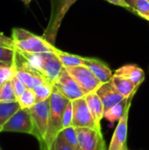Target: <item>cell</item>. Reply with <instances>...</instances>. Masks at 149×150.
Returning a JSON list of instances; mask_svg holds the SVG:
<instances>
[{"label":"cell","mask_w":149,"mask_h":150,"mask_svg":"<svg viewBox=\"0 0 149 150\" xmlns=\"http://www.w3.org/2000/svg\"><path fill=\"white\" fill-rule=\"evenodd\" d=\"M76 1L77 0H58L51 4L50 18L42 36L52 45L54 46L55 44L60 26L66 13Z\"/></svg>","instance_id":"cell-5"},{"label":"cell","mask_w":149,"mask_h":150,"mask_svg":"<svg viewBox=\"0 0 149 150\" xmlns=\"http://www.w3.org/2000/svg\"><path fill=\"white\" fill-rule=\"evenodd\" d=\"M66 69L80 86L84 95L96 91L102 84L90 69L84 65L68 67Z\"/></svg>","instance_id":"cell-7"},{"label":"cell","mask_w":149,"mask_h":150,"mask_svg":"<svg viewBox=\"0 0 149 150\" xmlns=\"http://www.w3.org/2000/svg\"><path fill=\"white\" fill-rule=\"evenodd\" d=\"M114 75L127 78L133 81L139 87L145 80L144 70L136 64H126L119 68L115 71Z\"/></svg>","instance_id":"cell-14"},{"label":"cell","mask_w":149,"mask_h":150,"mask_svg":"<svg viewBox=\"0 0 149 150\" xmlns=\"http://www.w3.org/2000/svg\"><path fill=\"white\" fill-rule=\"evenodd\" d=\"M48 150H76L74 148H72L70 145H68L64 139L61 137V135L59 134L57 135V137L54 139V141L53 142L52 145L50 146V148Z\"/></svg>","instance_id":"cell-26"},{"label":"cell","mask_w":149,"mask_h":150,"mask_svg":"<svg viewBox=\"0 0 149 150\" xmlns=\"http://www.w3.org/2000/svg\"><path fill=\"white\" fill-rule=\"evenodd\" d=\"M56 1H58V0H50V3H51V4H54V3H55Z\"/></svg>","instance_id":"cell-35"},{"label":"cell","mask_w":149,"mask_h":150,"mask_svg":"<svg viewBox=\"0 0 149 150\" xmlns=\"http://www.w3.org/2000/svg\"><path fill=\"white\" fill-rule=\"evenodd\" d=\"M80 150H106L100 127H76Z\"/></svg>","instance_id":"cell-6"},{"label":"cell","mask_w":149,"mask_h":150,"mask_svg":"<svg viewBox=\"0 0 149 150\" xmlns=\"http://www.w3.org/2000/svg\"><path fill=\"white\" fill-rule=\"evenodd\" d=\"M20 109L18 101L9 103H0V133L6 122L14 115L16 112Z\"/></svg>","instance_id":"cell-18"},{"label":"cell","mask_w":149,"mask_h":150,"mask_svg":"<svg viewBox=\"0 0 149 150\" xmlns=\"http://www.w3.org/2000/svg\"><path fill=\"white\" fill-rule=\"evenodd\" d=\"M2 132L21 133L32 135L33 126L28 109H19L4 126Z\"/></svg>","instance_id":"cell-10"},{"label":"cell","mask_w":149,"mask_h":150,"mask_svg":"<svg viewBox=\"0 0 149 150\" xmlns=\"http://www.w3.org/2000/svg\"><path fill=\"white\" fill-rule=\"evenodd\" d=\"M105 1H107V2H109V3H111V4H115V5L120 6V7H122V8H125V9H126L127 11H131L132 13H133V14L136 15L135 11L131 7V5H130L126 0H105Z\"/></svg>","instance_id":"cell-29"},{"label":"cell","mask_w":149,"mask_h":150,"mask_svg":"<svg viewBox=\"0 0 149 150\" xmlns=\"http://www.w3.org/2000/svg\"><path fill=\"white\" fill-rule=\"evenodd\" d=\"M28 110L33 126L32 136L37 139L40 145V149L47 150L46 137L49 124L50 99L38 102Z\"/></svg>","instance_id":"cell-4"},{"label":"cell","mask_w":149,"mask_h":150,"mask_svg":"<svg viewBox=\"0 0 149 150\" xmlns=\"http://www.w3.org/2000/svg\"><path fill=\"white\" fill-rule=\"evenodd\" d=\"M131 105H132V101L128 103L123 116L119 120V123L113 133L108 150H128L126 146V139H127L129 111L131 108Z\"/></svg>","instance_id":"cell-11"},{"label":"cell","mask_w":149,"mask_h":150,"mask_svg":"<svg viewBox=\"0 0 149 150\" xmlns=\"http://www.w3.org/2000/svg\"><path fill=\"white\" fill-rule=\"evenodd\" d=\"M126 2H127V3H128V4H129L130 5H131V7H132V8L133 9V5H134V3H135V2H136L137 0H126ZM148 1H149V0H148ZM133 10H134V9H133Z\"/></svg>","instance_id":"cell-31"},{"label":"cell","mask_w":149,"mask_h":150,"mask_svg":"<svg viewBox=\"0 0 149 150\" xmlns=\"http://www.w3.org/2000/svg\"><path fill=\"white\" fill-rule=\"evenodd\" d=\"M134 95H132L131 97L126 98L121 103L105 110V113H104V118L111 123H114L116 121H119L121 119V117L123 116L128 103L133 100V98L134 97Z\"/></svg>","instance_id":"cell-17"},{"label":"cell","mask_w":149,"mask_h":150,"mask_svg":"<svg viewBox=\"0 0 149 150\" xmlns=\"http://www.w3.org/2000/svg\"><path fill=\"white\" fill-rule=\"evenodd\" d=\"M84 98L86 99L89 109L96 123L98 126H100L101 120L104 118V113H105V107H104L103 102L101 101L100 98L98 97L96 91L85 95Z\"/></svg>","instance_id":"cell-15"},{"label":"cell","mask_w":149,"mask_h":150,"mask_svg":"<svg viewBox=\"0 0 149 150\" xmlns=\"http://www.w3.org/2000/svg\"><path fill=\"white\" fill-rule=\"evenodd\" d=\"M11 82H12V85H13V88H14V91H15V94H16V97H17V100L18 98L24 93V91L26 90V86L16 76H14L12 78H11Z\"/></svg>","instance_id":"cell-28"},{"label":"cell","mask_w":149,"mask_h":150,"mask_svg":"<svg viewBox=\"0 0 149 150\" xmlns=\"http://www.w3.org/2000/svg\"><path fill=\"white\" fill-rule=\"evenodd\" d=\"M59 134L61 135V137L68 145H70L76 150H80V147H79L78 141H77V135L76 132V127L71 126V127L63 128L61 130Z\"/></svg>","instance_id":"cell-22"},{"label":"cell","mask_w":149,"mask_h":150,"mask_svg":"<svg viewBox=\"0 0 149 150\" xmlns=\"http://www.w3.org/2000/svg\"><path fill=\"white\" fill-rule=\"evenodd\" d=\"M11 39L13 48L19 52L43 53L54 52L55 46L49 43L42 35H36L24 28L14 27L11 31Z\"/></svg>","instance_id":"cell-1"},{"label":"cell","mask_w":149,"mask_h":150,"mask_svg":"<svg viewBox=\"0 0 149 150\" xmlns=\"http://www.w3.org/2000/svg\"><path fill=\"white\" fill-rule=\"evenodd\" d=\"M19 53L32 68L41 73L47 79L51 82H54L58 77L63 69L59 57L54 52Z\"/></svg>","instance_id":"cell-2"},{"label":"cell","mask_w":149,"mask_h":150,"mask_svg":"<svg viewBox=\"0 0 149 150\" xmlns=\"http://www.w3.org/2000/svg\"><path fill=\"white\" fill-rule=\"evenodd\" d=\"M0 150H3V149H1V147H0Z\"/></svg>","instance_id":"cell-36"},{"label":"cell","mask_w":149,"mask_h":150,"mask_svg":"<svg viewBox=\"0 0 149 150\" xmlns=\"http://www.w3.org/2000/svg\"><path fill=\"white\" fill-rule=\"evenodd\" d=\"M0 46L13 48L12 40H11V37H7L2 32H0Z\"/></svg>","instance_id":"cell-30"},{"label":"cell","mask_w":149,"mask_h":150,"mask_svg":"<svg viewBox=\"0 0 149 150\" xmlns=\"http://www.w3.org/2000/svg\"><path fill=\"white\" fill-rule=\"evenodd\" d=\"M72 105H73L72 126L74 127H90V128L100 127V126H98L96 123L89 109V106L87 105L84 97L73 100Z\"/></svg>","instance_id":"cell-9"},{"label":"cell","mask_w":149,"mask_h":150,"mask_svg":"<svg viewBox=\"0 0 149 150\" xmlns=\"http://www.w3.org/2000/svg\"><path fill=\"white\" fill-rule=\"evenodd\" d=\"M83 65L90 69V70L97 76V78L102 83H107L111 81L113 74L110 67L101 60L90 57H83Z\"/></svg>","instance_id":"cell-13"},{"label":"cell","mask_w":149,"mask_h":150,"mask_svg":"<svg viewBox=\"0 0 149 150\" xmlns=\"http://www.w3.org/2000/svg\"><path fill=\"white\" fill-rule=\"evenodd\" d=\"M32 90L35 93L37 103L41 102L50 98L54 90V83L52 82H47L36 86Z\"/></svg>","instance_id":"cell-21"},{"label":"cell","mask_w":149,"mask_h":150,"mask_svg":"<svg viewBox=\"0 0 149 150\" xmlns=\"http://www.w3.org/2000/svg\"><path fill=\"white\" fill-rule=\"evenodd\" d=\"M133 9L136 15L149 21V1L148 0H137L134 3Z\"/></svg>","instance_id":"cell-24"},{"label":"cell","mask_w":149,"mask_h":150,"mask_svg":"<svg viewBox=\"0 0 149 150\" xmlns=\"http://www.w3.org/2000/svg\"><path fill=\"white\" fill-rule=\"evenodd\" d=\"M96 92L103 102L105 111L121 103L126 98L116 90L111 81L102 83Z\"/></svg>","instance_id":"cell-12"},{"label":"cell","mask_w":149,"mask_h":150,"mask_svg":"<svg viewBox=\"0 0 149 150\" xmlns=\"http://www.w3.org/2000/svg\"><path fill=\"white\" fill-rule=\"evenodd\" d=\"M4 82H5L4 80H2V79H0V88H1V86H2V85L4 83Z\"/></svg>","instance_id":"cell-34"},{"label":"cell","mask_w":149,"mask_h":150,"mask_svg":"<svg viewBox=\"0 0 149 150\" xmlns=\"http://www.w3.org/2000/svg\"><path fill=\"white\" fill-rule=\"evenodd\" d=\"M54 53L56 55L59 57L62 66L64 68H68V67H75V66H79V65H83V57L79 55H76L73 54H69L64 51H61L59 48H55Z\"/></svg>","instance_id":"cell-19"},{"label":"cell","mask_w":149,"mask_h":150,"mask_svg":"<svg viewBox=\"0 0 149 150\" xmlns=\"http://www.w3.org/2000/svg\"><path fill=\"white\" fill-rule=\"evenodd\" d=\"M5 65H13V64H9V63H6V62H0V67L5 66Z\"/></svg>","instance_id":"cell-33"},{"label":"cell","mask_w":149,"mask_h":150,"mask_svg":"<svg viewBox=\"0 0 149 150\" xmlns=\"http://www.w3.org/2000/svg\"><path fill=\"white\" fill-rule=\"evenodd\" d=\"M18 102L20 105L21 109H30L36 103V96L33 90L26 88L24 93L18 98Z\"/></svg>","instance_id":"cell-23"},{"label":"cell","mask_w":149,"mask_h":150,"mask_svg":"<svg viewBox=\"0 0 149 150\" xmlns=\"http://www.w3.org/2000/svg\"><path fill=\"white\" fill-rule=\"evenodd\" d=\"M16 59V50L11 47L0 46V62L13 64Z\"/></svg>","instance_id":"cell-25"},{"label":"cell","mask_w":149,"mask_h":150,"mask_svg":"<svg viewBox=\"0 0 149 150\" xmlns=\"http://www.w3.org/2000/svg\"><path fill=\"white\" fill-rule=\"evenodd\" d=\"M18 100L14 91L11 79H10L5 81L4 83L0 88V103H9Z\"/></svg>","instance_id":"cell-20"},{"label":"cell","mask_w":149,"mask_h":150,"mask_svg":"<svg viewBox=\"0 0 149 150\" xmlns=\"http://www.w3.org/2000/svg\"><path fill=\"white\" fill-rule=\"evenodd\" d=\"M53 83L54 87H55L63 96H65L70 101L85 96L80 86L64 67L58 77L53 82Z\"/></svg>","instance_id":"cell-8"},{"label":"cell","mask_w":149,"mask_h":150,"mask_svg":"<svg viewBox=\"0 0 149 150\" xmlns=\"http://www.w3.org/2000/svg\"><path fill=\"white\" fill-rule=\"evenodd\" d=\"M72 121H73V105H72V101H69L68 104L64 113L62 117V129L71 127L72 126Z\"/></svg>","instance_id":"cell-27"},{"label":"cell","mask_w":149,"mask_h":150,"mask_svg":"<svg viewBox=\"0 0 149 150\" xmlns=\"http://www.w3.org/2000/svg\"><path fill=\"white\" fill-rule=\"evenodd\" d=\"M111 82L112 83L116 90L126 98L131 97L132 95H134L139 89V86H137L133 81L114 74L111 79Z\"/></svg>","instance_id":"cell-16"},{"label":"cell","mask_w":149,"mask_h":150,"mask_svg":"<svg viewBox=\"0 0 149 150\" xmlns=\"http://www.w3.org/2000/svg\"><path fill=\"white\" fill-rule=\"evenodd\" d=\"M50 115L47 134L46 137L47 150L50 148L54 139L62 129V117L64 111L69 103L65 96H63L55 87H54L50 97Z\"/></svg>","instance_id":"cell-3"},{"label":"cell","mask_w":149,"mask_h":150,"mask_svg":"<svg viewBox=\"0 0 149 150\" xmlns=\"http://www.w3.org/2000/svg\"><path fill=\"white\" fill-rule=\"evenodd\" d=\"M21 1H22V2L24 3V4H25V6H27V7H28V6L30 5L31 2H32V0H21Z\"/></svg>","instance_id":"cell-32"}]
</instances>
